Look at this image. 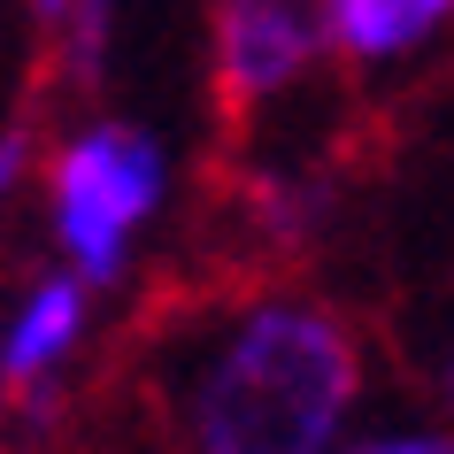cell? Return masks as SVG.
I'll use <instances>...</instances> for the list:
<instances>
[{"label":"cell","mask_w":454,"mask_h":454,"mask_svg":"<svg viewBox=\"0 0 454 454\" xmlns=\"http://www.w3.org/2000/svg\"><path fill=\"white\" fill-rule=\"evenodd\" d=\"M324 62V24L309 0H223L208 8V77L239 116L286 100Z\"/></svg>","instance_id":"cell-3"},{"label":"cell","mask_w":454,"mask_h":454,"mask_svg":"<svg viewBox=\"0 0 454 454\" xmlns=\"http://www.w3.org/2000/svg\"><path fill=\"white\" fill-rule=\"evenodd\" d=\"M31 24L54 47V77L70 93H100L108 85V54H116V8L108 0H39Z\"/></svg>","instance_id":"cell-7"},{"label":"cell","mask_w":454,"mask_h":454,"mask_svg":"<svg viewBox=\"0 0 454 454\" xmlns=\"http://www.w3.org/2000/svg\"><path fill=\"white\" fill-rule=\"evenodd\" d=\"M431 378H439V408H447V416H454V339H447V347H439V370H431Z\"/></svg>","instance_id":"cell-10"},{"label":"cell","mask_w":454,"mask_h":454,"mask_svg":"<svg viewBox=\"0 0 454 454\" xmlns=\"http://www.w3.org/2000/svg\"><path fill=\"white\" fill-rule=\"evenodd\" d=\"M324 54L355 70H401L454 24V0H324Z\"/></svg>","instance_id":"cell-5"},{"label":"cell","mask_w":454,"mask_h":454,"mask_svg":"<svg viewBox=\"0 0 454 454\" xmlns=\"http://www.w3.org/2000/svg\"><path fill=\"white\" fill-rule=\"evenodd\" d=\"M347 454H454V424H385V431H355Z\"/></svg>","instance_id":"cell-9"},{"label":"cell","mask_w":454,"mask_h":454,"mask_svg":"<svg viewBox=\"0 0 454 454\" xmlns=\"http://www.w3.org/2000/svg\"><path fill=\"white\" fill-rule=\"evenodd\" d=\"M324 215H332V185L309 177V169L270 162V169L247 177V231L262 247H278V254H301V247L324 231Z\"/></svg>","instance_id":"cell-6"},{"label":"cell","mask_w":454,"mask_h":454,"mask_svg":"<svg viewBox=\"0 0 454 454\" xmlns=\"http://www.w3.org/2000/svg\"><path fill=\"white\" fill-rule=\"evenodd\" d=\"M85 332H93V293L77 286L70 270H47V278H31L16 316L0 324V370H8V393L24 408L47 416L62 378H70V362L85 355Z\"/></svg>","instance_id":"cell-4"},{"label":"cell","mask_w":454,"mask_h":454,"mask_svg":"<svg viewBox=\"0 0 454 454\" xmlns=\"http://www.w3.org/2000/svg\"><path fill=\"white\" fill-rule=\"evenodd\" d=\"M177 454H347L362 416V339L316 293H247L162 362Z\"/></svg>","instance_id":"cell-1"},{"label":"cell","mask_w":454,"mask_h":454,"mask_svg":"<svg viewBox=\"0 0 454 454\" xmlns=\"http://www.w3.org/2000/svg\"><path fill=\"white\" fill-rule=\"evenodd\" d=\"M0 393H8V370H0Z\"/></svg>","instance_id":"cell-11"},{"label":"cell","mask_w":454,"mask_h":454,"mask_svg":"<svg viewBox=\"0 0 454 454\" xmlns=\"http://www.w3.org/2000/svg\"><path fill=\"white\" fill-rule=\"evenodd\" d=\"M169 146L131 116H77L47 146L39 169V208H47V247L54 270H70L77 286L116 293L139 262V239L169 208Z\"/></svg>","instance_id":"cell-2"},{"label":"cell","mask_w":454,"mask_h":454,"mask_svg":"<svg viewBox=\"0 0 454 454\" xmlns=\"http://www.w3.org/2000/svg\"><path fill=\"white\" fill-rule=\"evenodd\" d=\"M39 169H47V139H39V123H31V116H8V123H0V200H16Z\"/></svg>","instance_id":"cell-8"}]
</instances>
